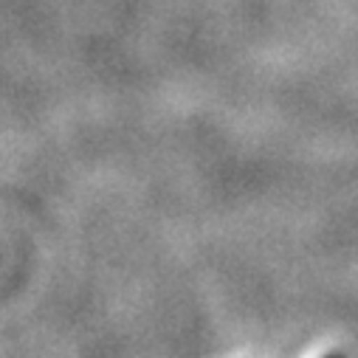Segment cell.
<instances>
[{
  "label": "cell",
  "mask_w": 358,
  "mask_h": 358,
  "mask_svg": "<svg viewBox=\"0 0 358 358\" xmlns=\"http://www.w3.org/2000/svg\"><path fill=\"white\" fill-rule=\"evenodd\" d=\"M327 358H344V355H341V352H330Z\"/></svg>",
  "instance_id": "cell-1"
}]
</instances>
